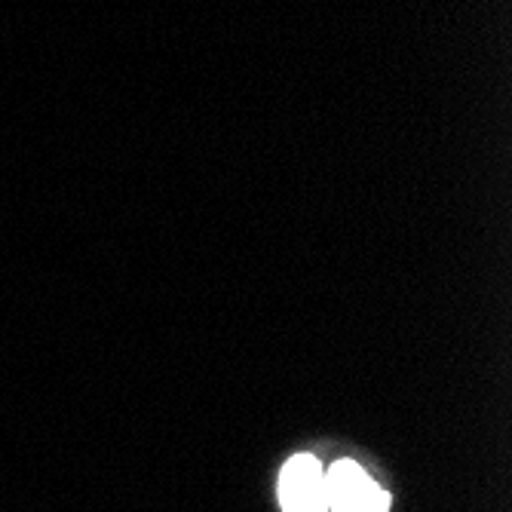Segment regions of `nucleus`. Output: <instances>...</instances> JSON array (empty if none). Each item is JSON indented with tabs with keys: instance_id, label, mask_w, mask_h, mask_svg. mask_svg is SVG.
<instances>
[{
	"instance_id": "obj_1",
	"label": "nucleus",
	"mask_w": 512,
	"mask_h": 512,
	"mask_svg": "<svg viewBox=\"0 0 512 512\" xmlns=\"http://www.w3.org/2000/svg\"><path fill=\"white\" fill-rule=\"evenodd\" d=\"M325 494H329V512H387L390 509V494L353 460H338L325 470Z\"/></svg>"
},
{
	"instance_id": "obj_2",
	"label": "nucleus",
	"mask_w": 512,
	"mask_h": 512,
	"mask_svg": "<svg viewBox=\"0 0 512 512\" xmlns=\"http://www.w3.org/2000/svg\"><path fill=\"white\" fill-rule=\"evenodd\" d=\"M279 503H283V512H329L325 470L313 454H295L283 467Z\"/></svg>"
}]
</instances>
